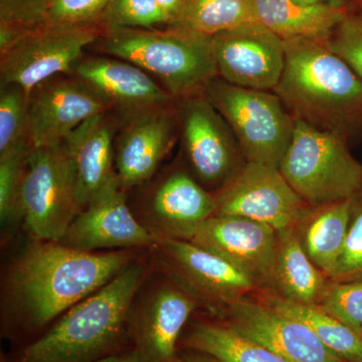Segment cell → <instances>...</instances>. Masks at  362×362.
I'll return each instance as SVG.
<instances>
[{
  "mask_svg": "<svg viewBox=\"0 0 362 362\" xmlns=\"http://www.w3.org/2000/svg\"><path fill=\"white\" fill-rule=\"evenodd\" d=\"M291 142L279 170L309 206L351 199L362 187V164L347 140L294 119Z\"/></svg>",
  "mask_w": 362,
  "mask_h": 362,
  "instance_id": "cell-5",
  "label": "cell"
},
{
  "mask_svg": "<svg viewBox=\"0 0 362 362\" xmlns=\"http://www.w3.org/2000/svg\"><path fill=\"white\" fill-rule=\"evenodd\" d=\"M330 282L307 256L295 228L278 233L274 293L297 303L319 305Z\"/></svg>",
  "mask_w": 362,
  "mask_h": 362,
  "instance_id": "cell-23",
  "label": "cell"
},
{
  "mask_svg": "<svg viewBox=\"0 0 362 362\" xmlns=\"http://www.w3.org/2000/svg\"><path fill=\"white\" fill-rule=\"evenodd\" d=\"M305 4H331V6L344 7V0H299Z\"/></svg>",
  "mask_w": 362,
  "mask_h": 362,
  "instance_id": "cell-39",
  "label": "cell"
},
{
  "mask_svg": "<svg viewBox=\"0 0 362 362\" xmlns=\"http://www.w3.org/2000/svg\"><path fill=\"white\" fill-rule=\"evenodd\" d=\"M318 306L362 335V280L331 281Z\"/></svg>",
  "mask_w": 362,
  "mask_h": 362,
  "instance_id": "cell-33",
  "label": "cell"
},
{
  "mask_svg": "<svg viewBox=\"0 0 362 362\" xmlns=\"http://www.w3.org/2000/svg\"><path fill=\"white\" fill-rule=\"evenodd\" d=\"M49 0H0V25L18 32L37 28Z\"/></svg>",
  "mask_w": 362,
  "mask_h": 362,
  "instance_id": "cell-35",
  "label": "cell"
},
{
  "mask_svg": "<svg viewBox=\"0 0 362 362\" xmlns=\"http://www.w3.org/2000/svg\"><path fill=\"white\" fill-rule=\"evenodd\" d=\"M101 25L39 26L21 32L0 52V85L21 86L30 95L35 87L71 74L85 49L103 35Z\"/></svg>",
  "mask_w": 362,
  "mask_h": 362,
  "instance_id": "cell-10",
  "label": "cell"
},
{
  "mask_svg": "<svg viewBox=\"0 0 362 362\" xmlns=\"http://www.w3.org/2000/svg\"><path fill=\"white\" fill-rule=\"evenodd\" d=\"M152 270L146 250L108 284L71 307L40 337L21 345L4 362H97L126 350L124 345L131 343L128 311Z\"/></svg>",
  "mask_w": 362,
  "mask_h": 362,
  "instance_id": "cell-2",
  "label": "cell"
},
{
  "mask_svg": "<svg viewBox=\"0 0 362 362\" xmlns=\"http://www.w3.org/2000/svg\"><path fill=\"white\" fill-rule=\"evenodd\" d=\"M90 47L139 66L176 100L202 92L218 77L211 37L180 26L104 30Z\"/></svg>",
  "mask_w": 362,
  "mask_h": 362,
  "instance_id": "cell-4",
  "label": "cell"
},
{
  "mask_svg": "<svg viewBox=\"0 0 362 362\" xmlns=\"http://www.w3.org/2000/svg\"><path fill=\"white\" fill-rule=\"evenodd\" d=\"M119 118L114 143L115 169L119 185L127 192L149 182L175 145L178 134L176 102Z\"/></svg>",
  "mask_w": 362,
  "mask_h": 362,
  "instance_id": "cell-13",
  "label": "cell"
},
{
  "mask_svg": "<svg viewBox=\"0 0 362 362\" xmlns=\"http://www.w3.org/2000/svg\"><path fill=\"white\" fill-rule=\"evenodd\" d=\"M351 202L349 232L329 278L333 282L362 280V187Z\"/></svg>",
  "mask_w": 362,
  "mask_h": 362,
  "instance_id": "cell-31",
  "label": "cell"
},
{
  "mask_svg": "<svg viewBox=\"0 0 362 362\" xmlns=\"http://www.w3.org/2000/svg\"><path fill=\"white\" fill-rule=\"evenodd\" d=\"M257 23L252 0H182L180 13L170 25L211 37Z\"/></svg>",
  "mask_w": 362,
  "mask_h": 362,
  "instance_id": "cell-27",
  "label": "cell"
},
{
  "mask_svg": "<svg viewBox=\"0 0 362 362\" xmlns=\"http://www.w3.org/2000/svg\"><path fill=\"white\" fill-rule=\"evenodd\" d=\"M159 6L162 7L164 11L173 18V23L175 21L176 16L180 13L182 0H156Z\"/></svg>",
  "mask_w": 362,
  "mask_h": 362,
  "instance_id": "cell-38",
  "label": "cell"
},
{
  "mask_svg": "<svg viewBox=\"0 0 362 362\" xmlns=\"http://www.w3.org/2000/svg\"><path fill=\"white\" fill-rule=\"evenodd\" d=\"M214 194V216L259 221L277 233L296 228L312 207L278 168L258 162H245Z\"/></svg>",
  "mask_w": 362,
  "mask_h": 362,
  "instance_id": "cell-11",
  "label": "cell"
},
{
  "mask_svg": "<svg viewBox=\"0 0 362 362\" xmlns=\"http://www.w3.org/2000/svg\"><path fill=\"white\" fill-rule=\"evenodd\" d=\"M176 102L178 134L194 178L218 189L245 163L239 142L204 92Z\"/></svg>",
  "mask_w": 362,
  "mask_h": 362,
  "instance_id": "cell-12",
  "label": "cell"
},
{
  "mask_svg": "<svg viewBox=\"0 0 362 362\" xmlns=\"http://www.w3.org/2000/svg\"><path fill=\"white\" fill-rule=\"evenodd\" d=\"M180 358L181 362H220L207 354L187 349L180 356Z\"/></svg>",
  "mask_w": 362,
  "mask_h": 362,
  "instance_id": "cell-37",
  "label": "cell"
},
{
  "mask_svg": "<svg viewBox=\"0 0 362 362\" xmlns=\"http://www.w3.org/2000/svg\"><path fill=\"white\" fill-rule=\"evenodd\" d=\"M237 138L247 161L278 168L294 131V118L270 90L247 89L214 78L202 90Z\"/></svg>",
  "mask_w": 362,
  "mask_h": 362,
  "instance_id": "cell-6",
  "label": "cell"
},
{
  "mask_svg": "<svg viewBox=\"0 0 362 362\" xmlns=\"http://www.w3.org/2000/svg\"><path fill=\"white\" fill-rule=\"evenodd\" d=\"M362 78V16H347L325 42Z\"/></svg>",
  "mask_w": 362,
  "mask_h": 362,
  "instance_id": "cell-34",
  "label": "cell"
},
{
  "mask_svg": "<svg viewBox=\"0 0 362 362\" xmlns=\"http://www.w3.org/2000/svg\"><path fill=\"white\" fill-rule=\"evenodd\" d=\"M147 183L133 211L154 239L183 240L216 214L214 194L182 169H171Z\"/></svg>",
  "mask_w": 362,
  "mask_h": 362,
  "instance_id": "cell-15",
  "label": "cell"
},
{
  "mask_svg": "<svg viewBox=\"0 0 362 362\" xmlns=\"http://www.w3.org/2000/svg\"><path fill=\"white\" fill-rule=\"evenodd\" d=\"M259 23L281 39L326 42L349 16L345 7L299 0H252Z\"/></svg>",
  "mask_w": 362,
  "mask_h": 362,
  "instance_id": "cell-22",
  "label": "cell"
},
{
  "mask_svg": "<svg viewBox=\"0 0 362 362\" xmlns=\"http://www.w3.org/2000/svg\"><path fill=\"white\" fill-rule=\"evenodd\" d=\"M199 302L153 268L140 286L128 311L131 349L137 362H171L178 339Z\"/></svg>",
  "mask_w": 362,
  "mask_h": 362,
  "instance_id": "cell-9",
  "label": "cell"
},
{
  "mask_svg": "<svg viewBox=\"0 0 362 362\" xmlns=\"http://www.w3.org/2000/svg\"><path fill=\"white\" fill-rule=\"evenodd\" d=\"M255 298H240L211 317L287 361L345 362L301 321Z\"/></svg>",
  "mask_w": 362,
  "mask_h": 362,
  "instance_id": "cell-16",
  "label": "cell"
},
{
  "mask_svg": "<svg viewBox=\"0 0 362 362\" xmlns=\"http://www.w3.org/2000/svg\"><path fill=\"white\" fill-rule=\"evenodd\" d=\"M119 125L117 114L105 112L88 119L64 140L82 211L117 178L114 143Z\"/></svg>",
  "mask_w": 362,
  "mask_h": 362,
  "instance_id": "cell-21",
  "label": "cell"
},
{
  "mask_svg": "<svg viewBox=\"0 0 362 362\" xmlns=\"http://www.w3.org/2000/svg\"><path fill=\"white\" fill-rule=\"evenodd\" d=\"M71 75L94 90L119 117L177 101L139 66L111 56L84 57Z\"/></svg>",
  "mask_w": 362,
  "mask_h": 362,
  "instance_id": "cell-20",
  "label": "cell"
},
{
  "mask_svg": "<svg viewBox=\"0 0 362 362\" xmlns=\"http://www.w3.org/2000/svg\"><path fill=\"white\" fill-rule=\"evenodd\" d=\"M218 77L247 89L274 90L285 68V40L261 23L211 37Z\"/></svg>",
  "mask_w": 362,
  "mask_h": 362,
  "instance_id": "cell-18",
  "label": "cell"
},
{
  "mask_svg": "<svg viewBox=\"0 0 362 362\" xmlns=\"http://www.w3.org/2000/svg\"><path fill=\"white\" fill-rule=\"evenodd\" d=\"M357 4H358L359 7H361V14L362 16V0H356Z\"/></svg>",
  "mask_w": 362,
  "mask_h": 362,
  "instance_id": "cell-40",
  "label": "cell"
},
{
  "mask_svg": "<svg viewBox=\"0 0 362 362\" xmlns=\"http://www.w3.org/2000/svg\"><path fill=\"white\" fill-rule=\"evenodd\" d=\"M97 362H137V357H136L134 350L129 349L104 357Z\"/></svg>",
  "mask_w": 362,
  "mask_h": 362,
  "instance_id": "cell-36",
  "label": "cell"
},
{
  "mask_svg": "<svg viewBox=\"0 0 362 362\" xmlns=\"http://www.w3.org/2000/svg\"><path fill=\"white\" fill-rule=\"evenodd\" d=\"M173 18L156 0H111L99 25L110 28H158L170 25Z\"/></svg>",
  "mask_w": 362,
  "mask_h": 362,
  "instance_id": "cell-29",
  "label": "cell"
},
{
  "mask_svg": "<svg viewBox=\"0 0 362 362\" xmlns=\"http://www.w3.org/2000/svg\"><path fill=\"white\" fill-rule=\"evenodd\" d=\"M183 345L220 362H291L211 316L192 324Z\"/></svg>",
  "mask_w": 362,
  "mask_h": 362,
  "instance_id": "cell-25",
  "label": "cell"
},
{
  "mask_svg": "<svg viewBox=\"0 0 362 362\" xmlns=\"http://www.w3.org/2000/svg\"><path fill=\"white\" fill-rule=\"evenodd\" d=\"M110 2L111 0H49L40 26L99 25Z\"/></svg>",
  "mask_w": 362,
  "mask_h": 362,
  "instance_id": "cell-32",
  "label": "cell"
},
{
  "mask_svg": "<svg viewBox=\"0 0 362 362\" xmlns=\"http://www.w3.org/2000/svg\"><path fill=\"white\" fill-rule=\"evenodd\" d=\"M171 362H181L180 357H178L177 359H175V361H171Z\"/></svg>",
  "mask_w": 362,
  "mask_h": 362,
  "instance_id": "cell-41",
  "label": "cell"
},
{
  "mask_svg": "<svg viewBox=\"0 0 362 362\" xmlns=\"http://www.w3.org/2000/svg\"><path fill=\"white\" fill-rule=\"evenodd\" d=\"M33 149L26 138L0 153V221L6 230H13L23 223L21 189Z\"/></svg>",
  "mask_w": 362,
  "mask_h": 362,
  "instance_id": "cell-28",
  "label": "cell"
},
{
  "mask_svg": "<svg viewBox=\"0 0 362 362\" xmlns=\"http://www.w3.org/2000/svg\"><path fill=\"white\" fill-rule=\"evenodd\" d=\"M154 240L136 218L127 192L116 178L78 214L59 243L77 251L95 252L147 250Z\"/></svg>",
  "mask_w": 362,
  "mask_h": 362,
  "instance_id": "cell-17",
  "label": "cell"
},
{
  "mask_svg": "<svg viewBox=\"0 0 362 362\" xmlns=\"http://www.w3.org/2000/svg\"><path fill=\"white\" fill-rule=\"evenodd\" d=\"M183 240L244 271L258 285L259 291H274L278 233L272 226L240 216H213Z\"/></svg>",
  "mask_w": 362,
  "mask_h": 362,
  "instance_id": "cell-14",
  "label": "cell"
},
{
  "mask_svg": "<svg viewBox=\"0 0 362 362\" xmlns=\"http://www.w3.org/2000/svg\"><path fill=\"white\" fill-rule=\"evenodd\" d=\"M255 297L301 321L324 346L343 361H362V335L331 316L318 305L297 303L271 291H259Z\"/></svg>",
  "mask_w": 362,
  "mask_h": 362,
  "instance_id": "cell-26",
  "label": "cell"
},
{
  "mask_svg": "<svg viewBox=\"0 0 362 362\" xmlns=\"http://www.w3.org/2000/svg\"><path fill=\"white\" fill-rule=\"evenodd\" d=\"M30 94L16 84L0 85V153L28 138Z\"/></svg>",
  "mask_w": 362,
  "mask_h": 362,
  "instance_id": "cell-30",
  "label": "cell"
},
{
  "mask_svg": "<svg viewBox=\"0 0 362 362\" xmlns=\"http://www.w3.org/2000/svg\"><path fill=\"white\" fill-rule=\"evenodd\" d=\"M351 199L312 206L295 228L307 256L328 278L334 270L349 232Z\"/></svg>",
  "mask_w": 362,
  "mask_h": 362,
  "instance_id": "cell-24",
  "label": "cell"
},
{
  "mask_svg": "<svg viewBox=\"0 0 362 362\" xmlns=\"http://www.w3.org/2000/svg\"><path fill=\"white\" fill-rule=\"evenodd\" d=\"M345 362H349V361H345ZM356 362H362V361H356Z\"/></svg>",
  "mask_w": 362,
  "mask_h": 362,
  "instance_id": "cell-42",
  "label": "cell"
},
{
  "mask_svg": "<svg viewBox=\"0 0 362 362\" xmlns=\"http://www.w3.org/2000/svg\"><path fill=\"white\" fill-rule=\"evenodd\" d=\"M282 77L274 93L293 118L349 140L362 129V78L312 40L285 42Z\"/></svg>",
  "mask_w": 362,
  "mask_h": 362,
  "instance_id": "cell-3",
  "label": "cell"
},
{
  "mask_svg": "<svg viewBox=\"0 0 362 362\" xmlns=\"http://www.w3.org/2000/svg\"><path fill=\"white\" fill-rule=\"evenodd\" d=\"M109 111L104 100L75 76H57L30 93L28 139L33 148L61 144L88 119Z\"/></svg>",
  "mask_w": 362,
  "mask_h": 362,
  "instance_id": "cell-19",
  "label": "cell"
},
{
  "mask_svg": "<svg viewBox=\"0 0 362 362\" xmlns=\"http://www.w3.org/2000/svg\"><path fill=\"white\" fill-rule=\"evenodd\" d=\"M148 251L153 268L192 295L209 316L259 291L244 271L188 240L156 239Z\"/></svg>",
  "mask_w": 362,
  "mask_h": 362,
  "instance_id": "cell-7",
  "label": "cell"
},
{
  "mask_svg": "<svg viewBox=\"0 0 362 362\" xmlns=\"http://www.w3.org/2000/svg\"><path fill=\"white\" fill-rule=\"evenodd\" d=\"M23 226L35 239L59 242L82 211L65 144L33 148L21 189Z\"/></svg>",
  "mask_w": 362,
  "mask_h": 362,
  "instance_id": "cell-8",
  "label": "cell"
},
{
  "mask_svg": "<svg viewBox=\"0 0 362 362\" xmlns=\"http://www.w3.org/2000/svg\"><path fill=\"white\" fill-rule=\"evenodd\" d=\"M144 251L81 252L28 235L2 269V335L13 341L21 340L23 344L33 341L71 307L108 284Z\"/></svg>",
  "mask_w": 362,
  "mask_h": 362,
  "instance_id": "cell-1",
  "label": "cell"
}]
</instances>
